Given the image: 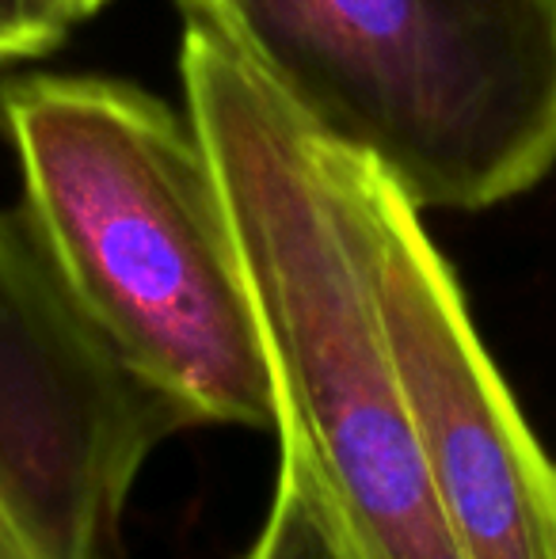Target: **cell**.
Segmentation results:
<instances>
[{
	"label": "cell",
	"instance_id": "obj_1",
	"mask_svg": "<svg viewBox=\"0 0 556 559\" xmlns=\"http://www.w3.org/2000/svg\"><path fill=\"white\" fill-rule=\"evenodd\" d=\"M256 301L279 464L347 559H458L419 461L378 294L374 225L393 179L324 138L202 23L179 46Z\"/></svg>",
	"mask_w": 556,
	"mask_h": 559
},
{
	"label": "cell",
	"instance_id": "obj_2",
	"mask_svg": "<svg viewBox=\"0 0 556 559\" xmlns=\"http://www.w3.org/2000/svg\"><path fill=\"white\" fill-rule=\"evenodd\" d=\"M38 243L194 427L275 430L268 354L214 156L191 115L107 76L0 84Z\"/></svg>",
	"mask_w": 556,
	"mask_h": 559
},
{
	"label": "cell",
	"instance_id": "obj_3",
	"mask_svg": "<svg viewBox=\"0 0 556 559\" xmlns=\"http://www.w3.org/2000/svg\"><path fill=\"white\" fill-rule=\"evenodd\" d=\"M416 210H476L556 168V0H176Z\"/></svg>",
	"mask_w": 556,
	"mask_h": 559
},
{
	"label": "cell",
	"instance_id": "obj_4",
	"mask_svg": "<svg viewBox=\"0 0 556 559\" xmlns=\"http://www.w3.org/2000/svg\"><path fill=\"white\" fill-rule=\"evenodd\" d=\"M194 419L0 210V491L54 559H111L145 461Z\"/></svg>",
	"mask_w": 556,
	"mask_h": 559
},
{
	"label": "cell",
	"instance_id": "obj_5",
	"mask_svg": "<svg viewBox=\"0 0 556 559\" xmlns=\"http://www.w3.org/2000/svg\"><path fill=\"white\" fill-rule=\"evenodd\" d=\"M419 214L401 187H386L374 263L435 507L458 559H556V464L514 407Z\"/></svg>",
	"mask_w": 556,
	"mask_h": 559
},
{
	"label": "cell",
	"instance_id": "obj_6",
	"mask_svg": "<svg viewBox=\"0 0 556 559\" xmlns=\"http://www.w3.org/2000/svg\"><path fill=\"white\" fill-rule=\"evenodd\" d=\"M240 559H347L328 533L320 510L312 507L309 491L297 484V476L279 464L271 507L256 533L252 548Z\"/></svg>",
	"mask_w": 556,
	"mask_h": 559
},
{
	"label": "cell",
	"instance_id": "obj_7",
	"mask_svg": "<svg viewBox=\"0 0 556 559\" xmlns=\"http://www.w3.org/2000/svg\"><path fill=\"white\" fill-rule=\"evenodd\" d=\"M73 27L61 0H0V66L58 50Z\"/></svg>",
	"mask_w": 556,
	"mask_h": 559
},
{
	"label": "cell",
	"instance_id": "obj_8",
	"mask_svg": "<svg viewBox=\"0 0 556 559\" xmlns=\"http://www.w3.org/2000/svg\"><path fill=\"white\" fill-rule=\"evenodd\" d=\"M0 559H54L0 491Z\"/></svg>",
	"mask_w": 556,
	"mask_h": 559
},
{
	"label": "cell",
	"instance_id": "obj_9",
	"mask_svg": "<svg viewBox=\"0 0 556 559\" xmlns=\"http://www.w3.org/2000/svg\"><path fill=\"white\" fill-rule=\"evenodd\" d=\"M61 4H66V12L73 15L76 23H81V20H88L96 8H104V0H61Z\"/></svg>",
	"mask_w": 556,
	"mask_h": 559
}]
</instances>
